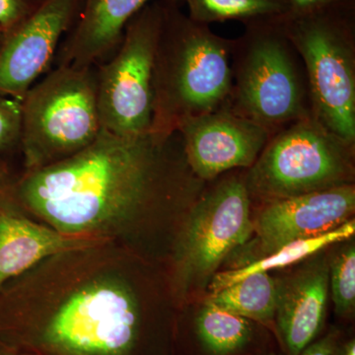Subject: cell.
Wrapping results in <instances>:
<instances>
[{"label":"cell","mask_w":355,"mask_h":355,"mask_svg":"<svg viewBox=\"0 0 355 355\" xmlns=\"http://www.w3.org/2000/svg\"><path fill=\"white\" fill-rule=\"evenodd\" d=\"M83 0H39L0 46V95L22 102L35 81L55 62Z\"/></svg>","instance_id":"30bf717a"},{"label":"cell","mask_w":355,"mask_h":355,"mask_svg":"<svg viewBox=\"0 0 355 355\" xmlns=\"http://www.w3.org/2000/svg\"><path fill=\"white\" fill-rule=\"evenodd\" d=\"M180 1L164 0L153 78V121L149 132H176L187 119L228 104L232 89V39L191 20Z\"/></svg>","instance_id":"7a4b0ae2"},{"label":"cell","mask_w":355,"mask_h":355,"mask_svg":"<svg viewBox=\"0 0 355 355\" xmlns=\"http://www.w3.org/2000/svg\"><path fill=\"white\" fill-rule=\"evenodd\" d=\"M280 20L304 64L313 118L355 146V1Z\"/></svg>","instance_id":"277c9868"},{"label":"cell","mask_w":355,"mask_h":355,"mask_svg":"<svg viewBox=\"0 0 355 355\" xmlns=\"http://www.w3.org/2000/svg\"><path fill=\"white\" fill-rule=\"evenodd\" d=\"M354 212V184L263 202L244 254L258 260L289 243L326 234L352 219Z\"/></svg>","instance_id":"7c38bea8"},{"label":"cell","mask_w":355,"mask_h":355,"mask_svg":"<svg viewBox=\"0 0 355 355\" xmlns=\"http://www.w3.org/2000/svg\"><path fill=\"white\" fill-rule=\"evenodd\" d=\"M164 0H153L128 22L120 46L96 70L102 128L123 137L144 135L153 121L154 60Z\"/></svg>","instance_id":"ba28073f"},{"label":"cell","mask_w":355,"mask_h":355,"mask_svg":"<svg viewBox=\"0 0 355 355\" xmlns=\"http://www.w3.org/2000/svg\"><path fill=\"white\" fill-rule=\"evenodd\" d=\"M21 105L19 144L28 170L76 155L102 130L94 67H55Z\"/></svg>","instance_id":"5b68a950"},{"label":"cell","mask_w":355,"mask_h":355,"mask_svg":"<svg viewBox=\"0 0 355 355\" xmlns=\"http://www.w3.org/2000/svg\"><path fill=\"white\" fill-rule=\"evenodd\" d=\"M263 355H277V354H273V352H268V354H263Z\"/></svg>","instance_id":"f1b7e54d"},{"label":"cell","mask_w":355,"mask_h":355,"mask_svg":"<svg viewBox=\"0 0 355 355\" xmlns=\"http://www.w3.org/2000/svg\"><path fill=\"white\" fill-rule=\"evenodd\" d=\"M37 2L33 0H0V28L4 33L10 31L31 12Z\"/></svg>","instance_id":"7402d4cb"},{"label":"cell","mask_w":355,"mask_h":355,"mask_svg":"<svg viewBox=\"0 0 355 355\" xmlns=\"http://www.w3.org/2000/svg\"><path fill=\"white\" fill-rule=\"evenodd\" d=\"M88 245L85 240L62 234L16 214L3 184L0 186V289L40 261Z\"/></svg>","instance_id":"9a60e30c"},{"label":"cell","mask_w":355,"mask_h":355,"mask_svg":"<svg viewBox=\"0 0 355 355\" xmlns=\"http://www.w3.org/2000/svg\"><path fill=\"white\" fill-rule=\"evenodd\" d=\"M329 286L338 317L350 319L355 306V247L347 245L329 263Z\"/></svg>","instance_id":"ffe728a7"},{"label":"cell","mask_w":355,"mask_h":355,"mask_svg":"<svg viewBox=\"0 0 355 355\" xmlns=\"http://www.w3.org/2000/svg\"><path fill=\"white\" fill-rule=\"evenodd\" d=\"M0 355H23L15 354V352H11L10 349L6 345L0 343Z\"/></svg>","instance_id":"484cf974"},{"label":"cell","mask_w":355,"mask_h":355,"mask_svg":"<svg viewBox=\"0 0 355 355\" xmlns=\"http://www.w3.org/2000/svg\"><path fill=\"white\" fill-rule=\"evenodd\" d=\"M263 324L205 301L191 321V355H263Z\"/></svg>","instance_id":"2e32d148"},{"label":"cell","mask_w":355,"mask_h":355,"mask_svg":"<svg viewBox=\"0 0 355 355\" xmlns=\"http://www.w3.org/2000/svg\"><path fill=\"white\" fill-rule=\"evenodd\" d=\"M176 132L193 174L203 182L238 169H249L272 133L236 114L227 105L182 121Z\"/></svg>","instance_id":"8fae6325"},{"label":"cell","mask_w":355,"mask_h":355,"mask_svg":"<svg viewBox=\"0 0 355 355\" xmlns=\"http://www.w3.org/2000/svg\"><path fill=\"white\" fill-rule=\"evenodd\" d=\"M277 296V279L268 272H257L222 291L209 293L205 301L263 324L273 333Z\"/></svg>","instance_id":"ac0fdd59"},{"label":"cell","mask_w":355,"mask_h":355,"mask_svg":"<svg viewBox=\"0 0 355 355\" xmlns=\"http://www.w3.org/2000/svg\"><path fill=\"white\" fill-rule=\"evenodd\" d=\"M282 16L246 23L231 48L228 106L272 135L313 116L304 64L284 31Z\"/></svg>","instance_id":"3957f363"},{"label":"cell","mask_w":355,"mask_h":355,"mask_svg":"<svg viewBox=\"0 0 355 355\" xmlns=\"http://www.w3.org/2000/svg\"><path fill=\"white\" fill-rule=\"evenodd\" d=\"M334 355H355V340L354 338H343L342 336L336 343Z\"/></svg>","instance_id":"d4e9b609"},{"label":"cell","mask_w":355,"mask_h":355,"mask_svg":"<svg viewBox=\"0 0 355 355\" xmlns=\"http://www.w3.org/2000/svg\"></svg>","instance_id":"f546056e"},{"label":"cell","mask_w":355,"mask_h":355,"mask_svg":"<svg viewBox=\"0 0 355 355\" xmlns=\"http://www.w3.org/2000/svg\"><path fill=\"white\" fill-rule=\"evenodd\" d=\"M21 112L20 101L0 95V153L19 144Z\"/></svg>","instance_id":"44dd1931"},{"label":"cell","mask_w":355,"mask_h":355,"mask_svg":"<svg viewBox=\"0 0 355 355\" xmlns=\"http://www.w3.org/2000/svg\"><path fill=\"white\" fill-rule=\"evenodd\" d=\"M340 331L331 330L310 343L299 355H334Z\"/></svg>","instance_id":"cb8c5ba5"},{"label":"cell","mask_w":355,"mask_h":355,"mask_svg":"<svg viewBox=\"0 0 355 355\" xmlns=\"http://www.w3.org/2000/svg\"><path fill=\"white\" fill-rule=\"evenodd\" d=\"M279 282L273 335L284 355H299L322 336L328 311L329 263L317 259Z\"/></svg>","instance_id":"4fadbf2b"},{"label":"cell","mask_w":355,"mask_h":355,"mask_svg":"<svg viewBox=\"0 0 355 355\" xmlns=\"http://www.w3.org/2000/svg\"><path fill=\"white\" fill-rule=\"evenodd\" d=\"M354 147L313 116L292 123L245 173L250 198L268 202L354 184Z\"/></svg>","instance_id":"8992f818"},{"label":"cell","mask_w":355,"mask_h":355,"mask_svg":"<svg viewBox=\"0 0 355 355\" xmlns=\"http://www.w3.org/2000/svg\"><path fill=\"white\" fill-rule=\"evenodd\" d=\"M355 0H286L289 15H305L319 12L333 7L349 3Z\"/></svg>","instance_id":"603a6c76"},{"label":"cell","mask_w":355,"mask_h":355,"mask_svg":"<svg viewBox=\"0 0 355 355\" xmlns=\"http://www.w3.org/2000/svg\"><path fill=\"white\" fill-rule=\"evenodd\" d=\"M141 336V312L132 291L120 282H98L60 305L41 340L55 355H133Z\"/></svg>","instance_id":"52a82bcc"},{"label":"cell","mask_w":355,"mask_h":355,"mask_svg":"<svg viewBox=\"0 0 355 355\" xmlns=\"http://www.w3.org/2000/svg\"><path fill=\"white\" fill-rule=\"evenodd\" d=\"M4 38V32L3 30L0 28V46H1L2 41H3Z\"/></svg>","instance_id":"83f0119b"},{"label":"cell","mask_w":355,"mask_h":355,"mask_svg":"<svg viewBox=\"0 0 355 355\" xmlns=\"http://www.w3.org/2000/svg\"><path fill=\"white\" fill-rule=\"evenodd\" d=\"M188 6V16L195 22L209 26L226 21L246 23L284 15L286 0H181Z\"/></svg>","instance_id":"d6986e66"},{"label":"cell","mask_w":355,"mask_h":355,"mask_svg":"<svg viewBox=\"0 0 355 355\" xmlns=\"http://www.w3.org/2000/svg\"><path fill=\"white\" fill-rule=\"evenodd\" d=\"M179 133L123 137L103 130L83 151L28 170L4 191L16 205L67 236L97 232L132 220L159 200L200 182L177 159Z\"/></svg>","instance_id":"6da1fadb"},{"label":"cell","mask_w":355,"mask_h":355,"mask_svg":"<svg viewBox=\"0 0 355 355\" xmlns=\"http://www.w3.org/2000/svg\"><path fill=\"white\" fill-rule=\"evenodd\" d=\"M151 1L83 0L76 23L60 43L55 67H95L110 53L116 51L128 22Z\"/></svg>","instance_id":"5bb4252c"},{"label":"cell","mask_w":355,"mask_h":355,"mask_svg":"<svg viewBox=\"0 0 355 355\" xmlns=\"http://www.w3.org/2000/svg\"><path fill=\"white\" fill-rule=\"evenodd\" d=\"M251 198L244 174L222 178L193 203L176 250L182 292L205 288L219 266L253 234Z\"/></svg>","instance_id":"9c48e42d"},{"label":"cell","mask_w":355,"mask_h":355,"mask_svg":"<svg viewBox=\"0 0 355 355\" xmlns=\"http://www.w3.org/2000/svg\"><path fill=\"white\" fill-rule=\"evenodd\" d=\"M6 168H4V165L0 162V186L3 184L4 178H6Z\"/></svg>","instance_id":"4316f807"},{"label":"cell","mask_w":355,"mask_h":355,"mask_svg":"<svg viewBox=\"0 0 355 355\" xmlns=\"http://www.w3.org/2000/svg\"><path fill=\"white\" fill-rule=\"evenodd\" d=\"M354 233L355 221L352 218L326 234L289 243L272 254H266L263 258L236 268L234 270L216 272L209 282L210 293L232 286L252 273L268 272L270 270L286 268L298 261H304L305 259L310 258L313 254L331 244L349 240Z\"/></svg>","instance_id":"e0dca14e"}]
</instances>
